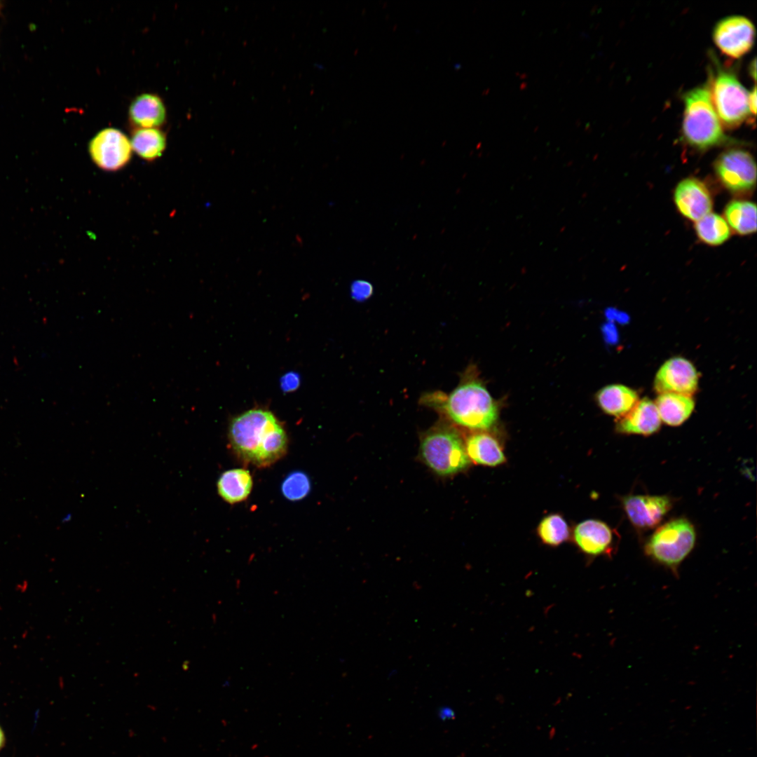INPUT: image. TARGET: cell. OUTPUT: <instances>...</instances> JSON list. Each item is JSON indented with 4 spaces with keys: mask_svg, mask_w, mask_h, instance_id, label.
Wrapping results in <instances>:
<instances>
[{
    "mask_svg": "<svg viewBox=\"0 0 757 757\" xmlns=\"http://www.w3.org/2000/svg\"><path fill=\"white\" fill-rule=\"evenodd\" d=\"M725 220L739 235L746 236L756 231V206L751 201L734 200L724 210Z\"/></svg>",
    "mask_w": 757,
    "mask_h": 757,
    "instance_id": "44dd1931",
    "label": "cell"
},
{
    "mask_svg": "<svg viewBox=\"0 0 757 757\" xmlns=\"http://www.w3.org/2000/svg\"><path fill=\"white\" fill-rule=\"evenodd\" d=\"M756 60L754 59L753 61L751 62V67H750V73L751 74V76L753 77V79H756Z\"/></svg>",
    "mask_w": 757,
    "mask_h": 757,
    "instance_id": "f1b7e54d",
    "label": "cell"
},
{
    "mask_svg": "<svg viewBox=\"0 0 757 757\" xmlns=\"http://www.w3.org/2000/svg\"><path fill=\"white\" fill-rule=\"evenodd\" d=\"M129 119L137 128H158L166 119V109L163 100L153 93L137 96L130 105Z\"/></svg>",
    "mask_w": 757,
    "mask_h": 757,
    "instance_id": "9a60e30c",
    "label": "cell"
},
{
    "mask_svg": "<svg viewBox=\"0 0 757 757\" xmlns=\"http://www.w3.org/2000/svg\"><path fill=\"white\" fill-rule=\"evenodd\" d=\"M573 538L579 549L585 554L598 556L605 554L611 550L613 535L606 523L596 519H587L575 526Z\"/></svg>",
    "mask_w": 757,
    "mask_h": 757,
    "instance_id": "5bb4252c",
    "label": "cell"
},
{
    "mask_svg": "<svg viewBox=\"0 0 757 757\" xmlns=\"http://www.w3.org/2000/svg\"><path fill=\"white\" fill-rule=\"evenodd\" d=\"M696 234L699 239L712 246L723 244L730 236V229L723 217L716 213H709L696 221Z\"/></svg>",
    "mask_w": 757,
    "mask_h": 757,
    "instance_id": "7402d4cb",
    "label": "cell"
},
{
    "mask_svg": "<svg viewBox=\"0 0 757 757\" xmlns=\"http://www.w3.org/2000/svg\"><path fill=\"white\" fill-rule=\"evenodd\" d=\"M674 201L686 218L697 221L710 213L713 200L706 184L695 177L682 179L674 191Z\"/></svg>",
    "mask_w": 757,
    "mask_h": 757,
    "instance_id": "7c38bea8",
    "label": "cell"
},
{
    "mask_svg": "<svg viewBox=\"0 0 757 757\" xmlns=\"http://www.w3.org/2000/svg\"><path fill=\"white\" fill-rule=\"evenodd\" d=\"M660 425L661 419L655 402L643 398L619 418L616 429L622 434L650 435L656 432Z\"/></svg>",
    "mask_w": 757,
    "mask_h": 757,
    "instance_id": "4fadbf2b",
    "label": "cell"
},
{
    "mask_svg": "<svg viewBox=\"0 0 757 757\" xmlns=\"http://www.w3.org/2000/svg\"><path fill=\"white\" fill-rule=\"evenodd\" d=\"M4 742V733H3L2 730H1V729L0 728V749L3 746Z\"/></svg>",
    "mask_w": 757,
    "mask_h": 757,
    "instance_id": "f546056e",
    "label": "cell"
},
{
    "mask_svg": "<svg viewBox=\"0 0 757 757\" xmlns=\"http://www.w3.org/2000/svg\"><path fill=\"white\" fill-rule=\"evenodd\" d=\"M465 447L469 459L477 464L496 466L505 461L498 441L486 433L477 432L470 435Z\"/></svg>",
    "mask_w": 757,
    "mask_h": 757,
    "instance_id": "e0dca14e",
    "label": "cell"
},
{
    "mask_svg": "<svg viewBox=\"0 0 757 757\" xmlns=\"http://www.w3.org/2000/svg\"><path fill=\"white\" fill-rule=\"evenodd\" d=\"M130 142L132 149L140 158L153 162L163 155L167 138L158 128H137L133 130Z\"/></svg>",
    "mask_w": 757,
    "mask_h": 757,
    "instance_id": "ffe728a7",
    "label": "cell"
},
{
    "mask_svg": "<svg viewBox=\"0 0 757 757\" xmlns=\"http://www.w3.org/2000/svg\"><path fill=\"white\" fill-rule=\"evenodd\" d=\"M713 40L725 55L738 59L752 48L756 30L752 22L742 15H732L719 20L713 29Z\"/></svg>",
    "mask_w": 757,
    "mask_h": 757,
    "instance_id": "9c48e42d",
    "label": "cell"
},
{
    "mask_svg": "<svg viewBox=\"0 0 757 757\" xmlns=\"http://www.w3.org/2000/svg\"><path fill=\"white\" fill-rule=\"evenodd\" d=\"M603 332L606 339L609 341H613L616 338L615 329L611 326V325H606L603 327Z\"/></svg>",
    "mask_w": 757,
    "mask_h": 757,
    "instance_id": "83f0119b",
    "label": "cell"
},
{
    "mask_svg": "<svg viewBox=\"0 0 757 757\" xmlns=\"http://www.w3.org/2000/svg\"><path fill=\"white\" fill-rule=\"evenodd\" d=\"M682 135L685 142L700 151L728 142L711 102L709 85L697 86L683 95Z\"/></svg>",
    "mask_w": 757,
    "mask_h": 757,
    "instance_id": "3957f363",
    "label": "cell"
},
{
    "mask_svg": "<svg viewBox=\"0 0 757 757\" xmlns=\"http://www.w3.org/2000/svg\"><path fill=\"white\" fill-rule=\"evenodd\" d=\"M714 169L721 184L734 194L750 193L756 186V163L746 150L731 149L723 152L715 161Z\"/></svg>",
    "mask_w": 757,
    "mask_h": 757,
    "instance_id": "52a82bcc",
    "label": "cell"
},
{
    "mask_svg": "<svg viewBox=\"0 0 757 757\" xmlns=\"http://www.w3.org/2000/svg\"><path fill=\"white\" fill-rule=\"evenodd\" d=\"M253 481L250 472L235 468L224 472L217 482L219 495L227 503L234 504L247 499L251 493Z\"/></svg>",
    "mask_w": 757,
    "mask_h": 757,
    "instance_id": "d6986e66",
    "label": "cell"
},
{
    "mask_svg": "<svg viewBox=\"0 0 757 757\" xmlns=\"http://www.w3.org/2000/svg\"><path fill=\"white\" fill-rule=\"evenodd\" d=\"M695 540L692 523L686 518H677L657 528L646 542L644 550L653 560L676 571L693 550Z\"/></svg>",
    "mask_w": 757,
    "mask_h": 757,
    "instance_id": "5b68a950",
    "label": "cell"
},
{
    "mask_svg": "<svg viewBox=\"0 0 757 757\" xmlns=\"http://www.w3.org/2000/svg\"><path fill=\"white\" fill-rule=\"evenodd\" d=\"M538 534L543 543L557 546L569 537V528L562 516L553 514L543 518L538 527Z\"/></svg>",
    "mask_w": 757,
    "mask_h": 757,
    "instance_id": "603a6c76",
    "label": "cell"
},
{
    "mask_svg": "<svg viewBox=\"0 0 757 757\" xmlns=\"http://www.w3.org/2000/svg\"><path fill=\"white\" fill-rule=\"evenodd\" d=\"M698 374L688 360L676 357L667 360L657 371L654 388L660 393L692 396L697 390Z\"/></svg>",
    "mask_w": 757,
    "mask_h": 757,
    "instance_id": "30bf717a",
    "label": "cell"
},
{
    "mask_svg": "<svg viewBox=\"0 0 757 757\" xmlns=\"http://www.w3.org/2000/svg\"><path fill=\"white\" fill-rule=\"evenodd\" d=\"M372 285L363 280H357L352 282L350 286L351 297L359 302H362L369 299L373 294Z\"/></svg>",
    "mask_w": 757,
    "mask_h": 757,
    "instance_id": "d4e9b609",
    "label": "cell"
},
{
    "mask_svg": "<svg viewBox=\"0 0 757 757\" xmlns=\"http://www.w3.org/2000/svg\"><path fill=\"white\" fill-rule=\"evenodd\" d=\"M420 453L425 464L440 476L461 472L470 463L461 435L447 423H439L424 434Z\"/></svg>",
    "mask_w": 757,
    "mask_h": 757,
    "instance_id": "277c9868",
    "label": "cell"
},
{
    "mask_svg": "<svg viewBox=\"0 0 757 757\" xmlns=\"http://www.w3.org/2000/svg\"><path fill=\"white\" fill-rule=\"evenodd\" d=\"M88 151L92 161L100 169L117 172L128 164L132 149L124 133L118 129L107 128L91 139Z\"/></svg>",
    "mask_w": 757,
    "mask_h": 757,
    "instance_id": "ba28073f",
    "label": "cell"
},
{
    "mask_svg": "<svg viewBox=\"0 0 757 757\" xmlns=\"http://www.w3.org/2000/svg\"><path fill=\"white\" fill-rule=\"evenodd\" d=\"M596 400L606 414L620 418L636 404L639 396L636 391L627 386L612 384L599 390Z\"/></svg>",
    "mask_w": 757,
    "mask_h": 757,
    "instance_id": "2e32d148",
    "label": "cell"
},
{
    "mask_svg": "<svg viewBox=\"0 0 757 757\" xmlns=\"http://www.w3.org/2000/svg\"><path fill=\"white\" fill-rule=\"evenodd\" d=\"M710 95L714 109L721 123L727 128L739 126L751 115L749 92L735 74L717 68L711 79Z\"/></svg>",
    "mask_w": 757,
    "mask_h": 757,
    "instance_id": "8992f818",
    "label": "cell"
},
{
    "mask_svg": "<svg viewBox=\"0 0 757 757\" xmlns=\"http://www.w3.org/2000/svg\"><path fill=\"white\" fill-rule=\"evenodd\" d=\"M310 490V479L308 475L301 471H294L289 474L281 485L282 495L292 501L304 498Z\"/></svg>",
    "mask_w": 757,
    "mask_h": 757,
    "instance_id": "cb8c5ba5",
    "label": "cell"
},
{
    "mask_svg": "<svg viewBox=\"0 0 757 757\" xmlns=\"http://www.w3.org/2000/svg\"><path fill=\"white\" fill-rule=\"evenodd\" d=\"M622 505L633 526L648 529L662 521L672 503L667 496L629 495L623 498Z\"/></svg>",
    "mask_w": 757,
    "mask_h": 757,
    "instance_id": "8fae6325",
    "label": "cell"
},
{
    "mask_svg": "<svg viewBox=\"0 0 757 757\" xmlns=\"http://www.w3.org/2000/svg\"><path fill=\"white\" fill-rule=\"evenodd\" d=\"M749 105L751 114L755 116L756 112V88L755 86L753 90L749 93Z\"/></svg>",
    "mask_w": 757,
    "mask_h": 757,
    "instance_id": "4316f807",
    "label": "cell"
},
{
    "mask_svg": "<svg viewBox=\"0 0 757 757\" xmlns=\"http://www.w3.org/2000/svg\"><path fill=\"white\" fill-rule=\"evenodd\" d=\"M660 418L670 426H678L691 415L695 402L691 396L676 393L660 394L655 402Z\"/></svg>",
    "mask_w": 757,
    "mask_h": 757,
    "instance_id": "ac0fdd59",
    "label": "cell"
},
{
    "mask_svg": "<svg viewBox=\"0 0 757 757\" xmlns=\"http://www.w3.org/2000/svg\"><path fill=\"white\" fill-rule=\"evenodd\" d=\"M421 402L443 412L455 424L472 429L485 430L498 418V407L491 394L476 376L465 374L449 395L427 393Z\"/></svg>",
    "mask_w": 757,
    "mask_h": 757,
    "instance_id": "7a4b0ae2",
    "label": "cell"
},
{
    "mask_svg": "<svg viewBox=\"0 0 757 757\" xmlns=\"http://www.w3.org/2000/svg\"><path fill=\"white\" fill-rule=\"evenodd\" d=\"M298 383L299 380L296 375L289 374L284 377L282 381V386L285 390H292L296 388Z\"/></svg>",
    "mask_w": 757,
    "mask_h": 757,
    "instance_id": "484cf974",
    "label": "cell"
},
{
    "mask_svg": "<svg viewBox=\"0 0 757 757\" xmlns=\"http://www.w3.org/2000/svg\"><path fill=\"white\" fill-rule=\"evenodd\" d=\"M229 439L239 460L259 468L280 460L288 445L282 425L271 411L263 409H250L233 418Z\"/></svg>",
    "mask_w": 757,
    "mask_h": 757,
    "instance_id": "6da1fadb",
    "label": "cell"
}]
</instances>
